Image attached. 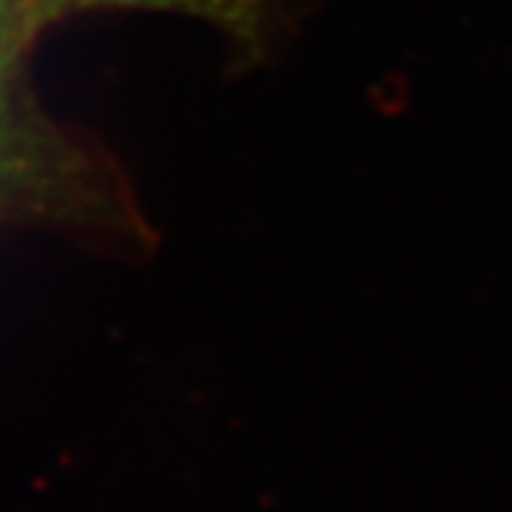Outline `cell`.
<instances>
[{
    "instance_id": "6da1fadb",
    "label": "cell",
    "mask_w": 512,
    "mask_h": 512,
    "mask_svg": "<svg viewBox=\"0 0 512 512\" xmlns=\"http://www.w3.org/2000/svg\"><path fill=\"white\" fill-rule=\"evenodd\" d=\"M37 0H0V183L18 174L23 160V134L15 109V74L26 37L35 23Z\"/></svg>"
},
{
    "instance_id": "7a4b0ae2",
    "label": "cell",
    "mask_w": 512,
    "mask_h": 512,
    "mask_svg": "<svg viewBox=\"0 0 512 512\" xmlns=\"http://www.w3.org/2000/svg\"><path fill=\"white\" fill-rule=\"evenodd\" d=\"M94 3H197V0H94Z\"/></svg>"
}]
</instances>
